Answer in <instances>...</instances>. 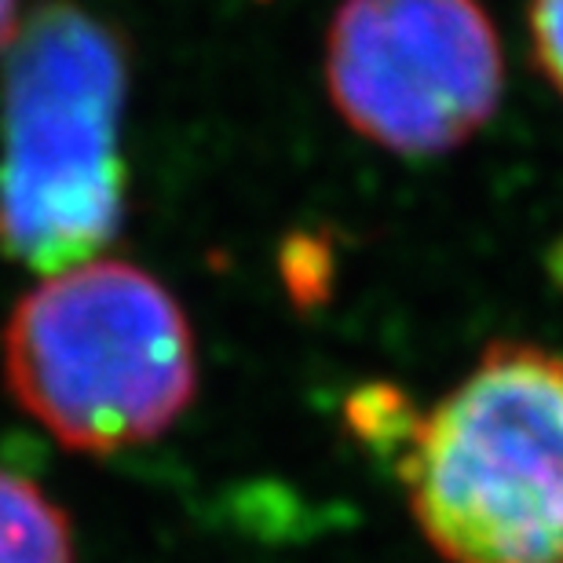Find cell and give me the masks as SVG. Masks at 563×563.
<instances>
[{"label":"cell","instance_id":"6da1fadb","mask_svg":"<svg viewBox=\"0 0 563 563\" xmlns=\"http://www.w3.org/2000/svg\"><path fill=\"white\" fill-rule=\"evenodd\" d=\"M129 48L70 0L19 22L0 81V253L48 278L99 261L125 223Z\"/></svg>","mask_w":563,"mask_h":563},{"label":"cell","instance_id":"7a4b0ae2","mask_svg":"<svg viewBox=\"0 0 563 563\" xmlns=\"http://www.w3.org/2000/svg\"><path fill=\"white\" fill-rule=\"evenodd\" d=\"M443 563H563V355L494 341L396 450Z\"/></svg>","mask_w":563,"mask_h":563},{"label":"cell","instance_id":"3957f363","mask_svg":"<svg viewBox=\"0 0 563 563\" xmlns=\"http://www.w3.org/2000/svg\"><path fill=\"white\" fill-rule=\"evenodd\" d=\"M11 399L66 450L118 454L165 435L198 391L179 300L129 261L48 275L8 314Z\"/></svg>","mask_w":563,"mask_h":563},{"label":"cell","instance_id":"277c9868","mask_svg":"<svg viewBox=\"0 0 563 563\" xmlns=\"http://www.w3.org/2000/svg\"><path fill=\"white\" fill-rule=\"evenodd\" d=\"M322 70L344 125L399 157L465 146L505 92L501 41L479 0H341Z\"/></svg>","mask_w":563,"mask_h":563},{"label":"cell","instance_id":"5b68a950","mask_svg":"<svg viewBox=\"0 0 563 563\" xmlns=\"http://www.w3.org/2000/svg\"><path fill=\"white\" fill-rule=\"evenodd\" d=\"M74 527L37 483L0 468V563H74Z\"/></svg>","mask_w":563,"mask_h":563},{"label":"cell","instance_id":"8992f818","mask_svg":"<svg viewBox=\"0 0 563 563\" xmlns=\"http://www.w3.org/2000/svg\"><path fill=\"white\" fill-rule=\"evenodd\" d=\"M527 30L538 70L563 96V0H527Z\"/></svg>","mask_w":563,"mask_h":563},{"label":"cell","instance_id":"52a82bcc","mask_svg":"<svg viewBox=\"0 0 563 563\" xmlns=\"http://www.w3.org/2000/svg\"><path fill=\"white\" fill-rule=\"evenodd\" d=\"M19 0H0V55L8 52L11 37L19 33Z\"/></svg>","mask_w":563,"mask_h":563}]
</instances>
